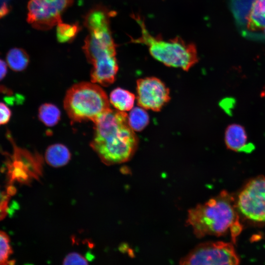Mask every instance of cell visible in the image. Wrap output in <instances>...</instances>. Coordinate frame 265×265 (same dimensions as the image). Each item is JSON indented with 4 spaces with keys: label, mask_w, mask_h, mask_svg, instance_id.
I'll list each match as a JSON object with an SVG mask.
<instances>
[{
    "label": "cell",
    "mask_w": 265,
    "mask_h": 265,
    "mask_svg": "<svg viewBox=\"0 0 265 265\" xmlns=\"http://www.w3.org/2000/svg\"><path fill=\"white\" fill-rule=\"evenodd\" d=\"M94 124L90 146L104 164L121 163L132 157L138 140L128 123L125 112L111 109Z\"/></svg>",
    "instance_id": "obj_1"
},
{
    "label": "cell",
    "mask_w": 265,
    "mask_h": 265,
    "mask_svg": "<svg viewBox=\"0 0 265 265\" xmlns=\"http://www.w3.org/2000/svg\"><path fill=\"white\" fill-rule=\"evenodd\" d=\"M236 202L226 190L188 211L186 225L198 238L207 235L220 236L230 229L233 240L241 231Z\"/></svg>",
    "instance_id": "obj_2"
},
{
    "label": "cell",
    "mask_w": 265,
    "mask_h": 265,
    "mask_svg": "<svg viewBox=\"0 0 265 265\" xmlns=\"http://www.w3.org/2000/svg\"><path fill=\"white\" fill-rule=\"evenodd\" d=\"M64 107L73 122L91 120L94 123L110 108L107 96L94 83L80 82L67 91Z\"/></svg>",
    "instance_id": "obj_3"
},
{
    "label": "cell",
    "mask_w": 265,
    "mask_h": 265,
    "mask_svg": "<svg viewBox=\"0 0 265 265\" xmlns=\"http://www.w3.org/2000/svg\"><path fill=\"white\" fill-rule=\"evenodd\" d=\"M141 29V36L133 40L147 45L151 55L157 60L169 67L188 71L198 61L195 45L180 37L164 40L153 36L146 29L144 22L136 17Z\"/></svg>",
    "instance_id": "obj_4"
},
{
    "label": "cell",
    "mask_w": 265,
    "mask_h": 265,
    "mask_svg": "<svg viewBox=\"0 0 265 265\" xmlns=\"http://www.w3.org/2000/svg\"><path fill=\"white\" fill-rule=\"evenodd\" d=\"M239 262V258L231 243L210 241L197 245L180 260V264L237 265Z\"/></svg>",
    "instance_id": "obj_5"
},
{
    "label": "cell",
    "mask_w": 265,
    "mask_h": 265,
    "mask_svg": "<svg viewBox=\"0 0 265 265\" xmlns=\"http://www.w3.org/2000/svg\"><path fill=\"white\" fill-rule=\"evenodd\" d=\"M237 209L246 219L265 222V177L260 175L250 180L239 193Z\"/></svg>",
    "instance_id": "obj_6"
},
{
    "label": "cell",
    "mask_w": 265,
    "mask_h": 265,
    "mask_svg": "<svg viewBox=\"0 0 265 265\" xmlns=\"http://www.w3.org/2000/svg\"><path fill=\"white\" fill-rule=\"evenodd\" d=\"M136 92L138 105L145 109L160 111L170 100L169 89L156 77L138 80Z\"/></svg>",
    "instance_id": "obj_7"
},
{
    "label": "cell",
    "mask_w": 265,
    "mask_h": 265,
    "mask_svg": "<svg viewBox=\"0 0 265 265\" xmlns=\"http://www.w3.org/2000/svg\"><path fill=\"white\" fill-rule=\"evenodd\" d=\"M27 21L34 28L50 29L62 22L63 12L53 0H29Z\"/></svg>",
    "instance_id": "obj_8"
},
{
    "label": "cell",
    "mask_w": 265,
    "mask_h": 265,
    "mask_svg": "<svg viewBox=\"0 0 265 265\" xmlns=\"http://www.w3.org/2000/svg\"><path fill=\"white\" fill-rule=\"evenodd\" d=\"M6 135L13 146V154L11 158L12 165L16 172L20 175L24 181L28 180L30 176L39 179L42 172V159L38 155H33L28 151L18 147L9 132H7Z\"/></svg>",
    "instance_id": "obj_9"
},
{
    "label": "cell",
    "mask_w": 265,
    "mask_h": 265,
    "mask_svg": "<svg viewBox=\"0 0 265 265\" xmlns=\"http://www.w3.org/2000/svg\"><path fill=\"white\" fill-rule=\"evenodd\" d=\"M82 49L91 64L104 56L116 55V45L110 29L90 32L85 39Z\"/></svg>",
    "instance_id": "obj_10"
},
{
    "label": "cell",
    "mask_w": 265,
    "mask_h": 265,
    "mask_svg": "<svg viewBox=\"0 0 265 265\" xmlns=\"http://www.w3.org/2000/svg\"><path fill=\"white\" fill-rule=\"evenodd\" d=\"M92 64L90 77L92 83L107 86L114 81L118 70L116 55H107L99 58Z\"/></svg>",
    "instance_id": "obj_11"
},
{
    "label": "cell",
    "mask_w": 265,
    "mask_h": 265,
    "mask_svg": "<svg viewBox=\"0 0 265 265\" xmlns=\"http://www.w3.org/2000/svg\"><path fill=\"white\" fill-rule=\"evenodd\" d=\"M224 140L228 149L237 152L250 153L255 148L253 144L248 142L244 127L238 124L233 123L227 127Z\"/></svg>",
    "instance_id": "obj_12"
},
{
    "label": "cell",
    "mask_w": 265,
    "mask_h": 265,
    "mask_svg": "<svg viewBox=\"0 0 265 265\" xmlns=\"http://www.w3.org/2000/svg\"><path fill=\"white\" fill-rule=\"evenodd\" d=\"M111 12L105 7L98 6L93 8L85 15L84 26L90 32L109 29V18Z\"/></svg>",
    "instance_id": "obj_13"
},
{
    "label": "cell",
    "mask_w": 265,
    "mask_h": 265,
    "mask_svg": "<svg viewBox=\"0 0 265 265\" xmlns=\"http://www.w3.org/2000/svg\"><path fill=\"white\" fill-rule=\"evenodd\" d=\"M45 158L46 162L51 166L60 167L68 163L71 159V153L65 145L54 144L47 149Z\"/></svg>",
    "instance_id": "obj_14"
},
{
    "label": "cell",
    "mask_w": 265,
    "mask_h": 265,
    "mask_svg": "<svg viewBox=\"0 0 265 265\" xmlns=\"http://www.w3.org/2000/svg\"><path fill=\"white\" fill-rule=\"evenodd\" d=\"M135 99L133 93L121 88H117L111 91L109 102L117 110L126 112L133 108Z\"/></svg>",
    "instance_id": "obj_15"
},
{
    "label": "cell",
    "mask_w": 265,
    "mask_h": 265,
    "mask_svg": "<svg viewBox=\"0 0 265 265\" xmlns=\"http://www.w3.org/2000/svg\"><path fill=\"white\" fill-rule=\"evenodd\" d=\"M6 61L9 67L13 71H21L27 66L29 56L23 49L13 48L8 52Z\"/></svg>",
    "instance_id": "obj_16"
},
{
    "label": "cell",
    "mask_w": 265,
    "mask_h": 265,
    "mask_svg": "<svg viewBox=\"0 0 265 265\" xmlns=\"http://www.w3.org/2000/svg\"><path fill=\"white\" fill-rule=\"evenodd\" d=\"M128 123L136 132L142 131L149 123V117L145 109L139 106L133 107L128 115Z\"/></svg>",
    "instance_id": "obj_17"
},
{
    "label": "cell",
    "mask_w": 265,
    "mask_h": 265,
    "mask_svg": "<svg viewBox=\"0 0 265 265\" xmlns=\"http://www.w3.org/2000/svg\"><path fill=\"white\" fill-rule=\"evenodd\" d=\"M60 111L51 104L42 105L38 110V118L45 125L49 127L56 125L60 119Z\"/></svg>",
    "instance_id": "obj_18"
},
{
    "label": "cell",
    "mask_w": 265,
    "mask_h": 265,
    "mask_svg": "<svg viewBox=\"0 0 265 265\" xmlns=\"http://www.w3.org/2000/svg\"><path fill=\"white\" fill-rule=\"evenodd\" d=\"M80 29L79 25L76 23L69 24L59 23L57 25L56 37L60 43H67L73 41Z\"/></svg>",
    "instance_id": "obj_19"
},
{
    "label": "cell",
    "mask_w": 265,
    "mask_h": 265,
    "mask_svg": "<svg viewBox=\"0 0 265 265\" xmlns=\"http://www.w3.org/2000/svg\"><path fill=\"white\" fill-rule=\"evenodd\" d=\"M12 253L9 237L5 233L0 231V265L13 264L11 263L13 261L8 260Z\"/></svg>",
    "instance_id": "obj_20"
},
{
    "label": "cell",
    "mask_w": 265,
    "mask_h": 265,
    "mask_svg": "<svg viewBox=\"0 0 265 265\" xmlns=\"http://www.w3.org/2000/svg\"><path fill=\"white\" fill-rule=\"evenodd\" d=\"M247 20V27L250 30H256L265 28V13L250 11Z\"/></svg>",
    "instance_id": "obj_21"
},
{
    "label": "cell",
    "mask_w": 265,
    "mask_h": 265,
    "mask_svg": "<svg viewBox=\"0 0 265 265\" xmlns=\"http://www.w3.org/2000/svg\"><path fill=\"white\" fill-rule=\"evenodd\" d=\"M10 196V190L3 191L0 188V220L5 218L8 212Z\"/></svg>",
    "instance_id": "obj_22"
},
{
    "label": "cell",
    "mask_w": 265,
    "mask_h": 265,
    "mask_svg": "<svg viewBox=\"0 0 265 265\" xmlns=\"http://www.w3.org/2000/svg\"><path fill=\"white\" fill-rule=\"evenodd\" d=\"M87 260L81 254L77 252L68 254L63 261V265H88Z\"/></svg>",
    "instance_id": "obj_23"
},
{
    "label": "cell",
    "mask_w": 265,
    "mask_h": 265,
    "mask_svg": "<svg viewBox=\"0 0 265 265\" xmlns=\"http://www.w3.org/2000/svg\"><path fill=\"white\" fill-rule=\"evenodd\" d=\"M11 116V111L4 103L0 102V125L7 123Z\"/></svg>",
    "instance_id": "obj_24"
},
{
    "label": "cell",
    "mask_w": 265,
    "mask_h": 265,
    "mask_svg": "<svg viewBox=\"0 0 265 265\" xmlns=\"http://www.w3.org/2000/svg\"><path fill=\"white\" fill-rule=\"evenodd\" d=\"M250 11L265 13V0H254L252 3Z\"/></svg>",
    "instance_id": "obj_25"
},
{
    "label": "cell",
    "mask_w": 265,
    "mask_h": 265,
    "mask_svg": "<svg viewBox=\"0 0 265 265\" xmlns=\"http://www.w3.org/2000/svg\"><path fill=\"white\" fill-rule=\"evenodd\" d=\"M58 5L60 9L64 11L69 6H70L73 0H53Z\"/></svg>",
    "instance_id": "obj_26"
},
{
    "label": "cell",
    "mask_w": 265,
    "mask_h": 265,
    "mask_svg": "<svg viewBox=\"0 0 265 265\" xmlns=\"http://www.w3.org/2000/svg\"><path fill=\"white\" fill-rule=\"evenodd\" d=\"M7 71L6 64L3 60L0 59V81L5 77Z\"/></svg>",
    "instance_id": "obj_27"
},
{
    "label": "cell",
    "mask_w": 265,
    "mask_h": 265,
    "mask_svg": "<svg viewBox=\"0 0 265 265\" xmlns=\"http://www.w3.org/2000/svg\"></svg>",
    "instance_id": "obj_28"
}]
</instances>
